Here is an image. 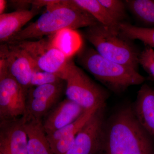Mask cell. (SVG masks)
Instances as JSON below:
<instances>
[{
	"mask_svg": "<svg viewBox=\"0 0 154 154\" xmlns=\"http://www.w3.org/2000/svg\"><path fill=\"white\" fill-rule=\"evenodd\" d=\"M110 17L117 23L122 22L126 17L125 3L120 0H99Z\"/></svg>",
	"mask_w": 154,
	"mask_h": 154,
	"instance_id": "44dd1931",
	"label": "cell"
},
{
	"mask_svg": "<svg viewBox=\"0 0 154 154\" xmlns=\"http://www.w3.org/2000/svg\"><path fill=\"white\" fill-rule=\"evenodd\" d=\"M25 116L0 121V153L28 154V137L25 127Z\"/></svg>",
	"mask_w": 154,
	"mask_h": 154,
	"instance_id": "8fae6325",
	"label": "cell"
},
{
	"mask_svg": "<svg viewBox=\"0 0 154 154\" xmlns=\"http://www.w3.org/2000/svg\"><path fill=\"white\" fill-rule=\"evenodd\" d=\"M9 3L12 7L17 9L16 11L30 10V6H32V1H10Z\"/></svg>",
	"mask_w": 154,
	"mask_h": 154,
	"instance_id": "d4e9b609",
	"label": "cell"
},
{
	"mask_svg": "<svg viewBox=\"0 0 154 154\" xmlns=\"http://www.w3.org/2000/svg\"><path fill=\"white\" fill-rule=\"evenodd\" d=\"M65 93L67 99L85 110L106 104L107 92L91 79L72 61L69 60L65 72Z\"/></svg>",
	"mask_w": 154,
	"mask_h": 154,
	"instance_id": "5b68a950",
	"label": "cell"
},
{
	"mask_svg": "<svg viewBox=\"0 0 154 154\" xmlns=\"http://www.w3.org/2000/svg\"><path fill=\"white\" fill-rule=\"evenodd\" d=\"M0 154H2L1 153H0Z\"/></svg>",
	"mask_w": 154,
	"mask_h": 154,
	"instance_id": "4316f807",
	"label": "cell"
},
{
	"mask_svg": "<svg viewBox=\"0 0 154 154\" xmlns=\"http://www.w3.org/2000/svg\"><path fill=\"white\" fill-rule=\"evenodd\" d=\"M8 42L16 43L24 50L38 69L55 74L64 80L69 58L53 44L49 36L36 40Z\"/></svg>",
	"mask_w": 154,
	"mask_h": 154,
	"instance_id": "8992f818",
	"label": "cell"
},
{
	"mask_svg": "<svg viewBox=\"0 0 154 154\" xmlns=\"http://www.w3.org/2000/svg\"><path fill=\"white\" fill-rule=\"evenodd\" d=\"M49 37L53 44L69 58L81 48L82 39L76 30L65 29Z\"/></svg>",
	"mask_w": 154,
	"mask_h": 154,
	"instance_id": "2e32d148",
	"label": "cell"
},
{
	"mask_svg": "<svg viewBox=\"0 0 154 154\" xmlns=\"http://www.w3.org/2000/svg\"><path fill=\"white\" fill-rule=\"evenodd\" d=\"M84 36L103 57L137 70L140 53L118 28L98 23L86 28Z\"/></svg>",
	"mask_w": 154,
	"mask_h": 154,
	"instance_id": "277c9868",
	"label": "cell"
},
{
	"mask_svg": "<svg viewBox=\"0 0 154 154\" xmlns=\"http://www.w3.org/2000/svg\"><path fill=\"white\" fill-rule=\"evenodd\" d=\"M77 60L83 68L115 93H122L130 86L140 85L145 80L137 70L107 60L93 48L80 51Z\"/></svg>",
	"mask_w": 154,
	"mask_h": 154,
	"instance_id": "3957f363",
	"label": "cell"
},
{
	"mask_svg": "<svg viewBox=\"0 0 154 154\" xmlns=\"http://www.w3.org/2000/svg\"><path fill=\"white\" fill-rule=\"evenodd\" d=\"M27 95L8 71L0 72V121L16 119L25 115Z\"/></svg>",
	"mask_w": 154,
	"mask_h": 154,
	"instance_id": "52a82bcc",
	"label": "cell"
},
{
	"mask_svg": "<svg viewBox=\"0 0 154 154\" xmlns=\"http://www.w3.org/2000/svg\"><path fill=\"white\" fill-rule=\"evenodd\" d=\"M99 107L85 110L84 113L80 116V117L73 122L59 130L47 134L49 144L53 143L66 137L70 136H76L78 133L89 120L95 110Z\"/></svg>",
	"mask_w": 154,
	"mask_h": 154,
	"instance_id": "ffe728a7",
	"label": "cell"
},
{
	"mask_svg": "<svg viewBox=\"0 0 154 154\" xmlns=\"http://www.w3.org/2000/svg\"><path fill=\"white\" fill-rule=\"evenodd\" d=\"M126 8L146 28H154V0H126Z\"/></svg>",
	"mask_w": 154,
	"mask_h": 154,
	"instance_id": "e0dca14e",
	"label": "cell"
},
{
	"mask_svg": "<svg viewBox=\"0 0 154 154\" xmlns=\"http://www.w3.org/2000/svg\"><path fill=\"white\" fill-rule=\"evenodd\" d=\"M132 109L139 124L154 140V89L143 85Z\"/></svg>",
	"mask_w": 154,
	"mask_h": 154,
	"instance_id": "4fadbf2b",
	"label": "cell"
},
{
	"mask_svg": "<svg viewBox=\"0 0 154 154\" xmlns=\"http://www.w3.org/2000/svg\"><path fill=\"white\" fill-rule=\"evenodd\" d=\"M99 154H154V139L124 106L105 120Z\"/></svg>",
	"mask_w": 154,
	"mask_h": 154,
	"instance_id": "6da1fadb",
	"label": "cell"
},
{
	"mask_svg": "<svg viewBox=\"0 0 154 154\" xmlns=\"http://www.w3.org/2000/svg\"><path fill=\"white\" fill-rule=\"evenodd\" d=\"M25 127L28 137V154H53L42 120L25 114Z\"/></svg>",
	"mask_w": 154,
	"mask_h": 154,
	"instance_id": "9a60e30c",
	"label": "cell"
},
{
	"mask_svg": "<svg viewBox=\"0 0 154 154\" xmlns=\"http://www.w3.org/2000/svg\"><path fill=\"white\" fill-rule=\"evenodd\" d=\"M85 110L68 99L55 105L42 119L46 134L60 129L73 122Z\"/></svg>",
	"mask_w": 154,
	"mask_h": 154,
	"instance_id": "7c38bea8",
	"label": "cell"
},
{
	"mask_svg": "<svg viewBox=\"0 0 154 154\" xmlns=\"http://www.w3.org/2000/svg\"><path fill=\"white\" fill-rule=\"evenodd\" d=\"M75 4L94 17L100 24L111 28H118L119 23L113 20L99 0H73Z\"/></svg>",
	"mask_w": 154,
	"mask_h": 154,
	"instance_id": "ac0fdd59",
	"label": "cell"
},
{
	"mask_svg": "<svg viewBox=\"0 0 154 154\" xmlns=\"http://www.w3.org/2000/svg\"><path fill=\"white\" fill-rule=\"evenodd\" d=\"M76 136L66 137L50 144L53 154H66L73 146Z\"/></svg>",
	"mask_w": 154,
	"mask_h": 154,
	"instance_id": "cb8c5ba5",
	"label": "cell"
},
{
	"mask_svg": "<svg viewBox=\"0 0 154 154\" xmlns=\"http://www.w3.org/2000/svg\"><path fill=\"white\" fill-rule=\"evenodd\" d=\"M32 8L26 11H15L0 15V42L1 44L8 42L22 30L33 17L39 14L41 8L32 5Z\"/></svg>",
	"mask_w": 154,
	"mask_h": 154,
	"instance_id": "5bb4252c",
	"label": "cell"
},
{
	"mask_svg": "<svg viewBox=\"0 0 154 154\" xmlns=\"http://www.w3.org/2000/svg\"><path fill=\"white\" fill-rule=\"evenodd\" d=\"M105 105L98 107L76 136L66 154H99L105 122Z\"/></svg>",
	"mask_w": 154,
	"mask_h": 154,
	"instance_id": "ba28073f",
	"label": "cell"
},
{
	"mask_svg": "<svg viewBox=\"0 0 154 154\" xmlns=\"http://www.w3.org/2000/svg\"><path fill=\"white\" fill-rule=\"evenodd\" d=\"M63 81H64L55 74L44 71L36 68L32 74L30 87V88H33L48 84L60 83Z\"/></svg>",
	"mask_w": 154,
	"mask_h": 154,
	"instance_id": "7402d4cb",
	"label": "cell"
},
{
	"mask_svg": "<svg viewBox=\"0 0 154 154\" xmlns=\"http://www.w3.org/2000/svg\"><path fill=\"white\" fill-rule=\"evenodd\" d=\"M119 28L122 35L128 40L137 39L154 49V28L138 27L122 22Z\"/></svg>",
	"mask_w": 154,
	"mask_h": 154,
	"instance_id": "d6986e66",
	"label": "cell"
},
{
	"mask_svg": "<svg viewBox=\"0 0 154 154\" xmlns=\"http://www.w3.org/2000/svg\"><path fill=\"white\" fill-rule=\"evenodd\" d=\"M8 2L5 0H0V15L5 13Z\"/></svg>",
	"mask_w": 154,
	"mask_h": 154,
	"instance_id": "484cf974",
	"label": "cell"
},
{
	"mask_svg": "<svg viewBox=\"0 0 154 154\" xmlns=\"http://www.w3.org/2000/svg\"><path fill=\"white\" fill-rule=\"evenodd\" d=\"M0 59L5 61L11 77L28 93L32 74L38 68L30 57L16 43L6 42L1 44Z\"/></svg>",
	"mask_w": 154,
	"mask_h": 154,
	"instance_id": "9c48e42d",
	"label": "cell"
},
{
	"mask_svg": "<svg viewBox=\"0 0 154 154\" xmlns=\"http://www.w3.org/2000/svg\"><path fill=\"white\" fill-rule=\"evenodd\" d=\"M65 89V81L30 88L27 93L25 114L42 120L50 110L60 102Z\"/></svg>",
	"mask_w": 154,
	"mask_h": 154,
	"instance_id": "30bf717a",
	"label": "cell"
},
{
	"mask_svg": "<svg viewBox=\"0 0 154 154\" xmlns=\"http://www.w3.org/2000/svg\"><path fill=\"white\" fill-rule=\"evenodd\" d=\"M140 64L151 79L154 80V49L146 46L140 53L138 59Z\"/></svg>",
	"mask_w": 154,
	"mask_h": 154,
	"instance_id": "603a6c76",
	"label": "cell"
},
{
	"mask_svg": "<svg viewBox=\"0 0 154 154\" xmlns=\"http://www.w3.org/2000/svg\"><path fill=\"white\" fill-rule=\"evenodd\" d=\"M35 22L30 23L8 42L33 40L49 36L65 29L75 30L99 22L73 0L54 1Z\"/></svg>",
	"mask_w": 154,
	"mask_h": 154,
	"instance_id": "7a4b0ae2",
	"label": "cell"
}]
</instances>
